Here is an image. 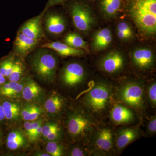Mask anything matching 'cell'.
Instances as JSON below:
<instances>
[{
	"instance_id": "cell-17",
	"label": "cell",
	"mask_w": 156,
	"mask_h": 156,
	"mask_svg": "<svg viewBox=\"0 0 156 156\" xmlns=\"http://www.w3.org/2000/svg\"><path fill=\"white\" fill-rule=\"evenodd\" d=\"M65 105L64 98L57 93H54L46 100L45 107L46 110L50 114L57 115L61 113Z\"/></svg>"
},
{
	"instance_id": "cell-26",
	"label": "cell",
	"mask_w": 156,
	"mask_h": 156,
	"mask_svg": "<svg viewBox=\"0 0 156 156\" xmlns=\"http://www.w3.org/2000/svg\"><path fill=\"white\" fill-rule=\"evenodd\" d=\"M145 96L147 104L151 108L155 109L156 107V83L154 82L147 87H145Z\"/></svg>"
},
{
	"instance_id": "cell-40",
	"label": "cell",
	"mask_w": 156,
	"mask_h": 156,
	"mask_svg": "<svg viewBox=\"0 0 156 156\" xmlns=\"http://www.w3.org/2000/svg\"><path fill=\"white\" fill-rule=\"evenodd\" d=\"M1 133H0V143H1Z\"/></svg>"
},
{
	"instance_id": "cell-31",
	"label": "cell",
	"mask_w": 156,
	"mask_h": 156,
	"mask_svg": "<svg viewBox=\"0 0 156 156\" xmlns=\"http://www.w3.org/2000/svg\"><path fill=\"white\" fill-rule=\"evenodd\" d=\"M42 124L41 121H38L36 122H30L29 121L26 122L24 124V128H25L26 133L28 137L29 140L30 139L32 134L36 130L37 128L40 125Z\"/></svg>"
},
{
	"instance_id": "cell-33",
	"label": "cell",
	"mask_w": 156,
	"mask_h": 156,
	"mask_svg": "<svg viewBox=\"0 0 156 156\" xmlns=\"http://www.w3.org/2000/svg\"><path fill=\"white\" fill-rule=\"evenodd\" d=\"M156 133V117L154 115L149 120L147 126L146 133L147 136H154Z\"/></svg>"
},
{
	"instance_id": "cell-4",
	"label": "cell",
	"mask_w": 156,
	"mask_h": 156,
	"mask_svg": "<svg viewBox=\"0 0 156 156\" xmlns=\"http://www.w3.org/2000/svg\"><path fill=\"white\" fill-rule=\"evenodd\" d=\"M99 122L82 108L70 112L66 119V128L73 139L88 143L91 133Z\"/></svg>"
},
{
	"instance_id": "cell-3",
	"label": "cell",
	"mask_w": 156,
	"mask_h": 156,
	"mask_svg": "<svg viewBox=\"0 0 156 156\" xmlns=\"http://www.w3.org/2000/svg\"><path fill=\"white\" fill-rule=\"evenodd\" d=\"M115 97L117 102L134 110L136 112H144L146 109L145 86L141 82L128 80L119 86H115Z\"/></svg>"
},
{
	"instance_id": "cell-28",
	"label": "cell",
	"mask_w": 156,
	"mask_h": 156,
	"mask_svg": "<svg viewBox=\"0 0 156 156\" xmlns=\"http://www.w3.org/2000/svg\"><path fill=\"white\" fill-rule=\"evenodd\" d=\"M15 59L10 56L3 59L0 62V73L5 77H8L13 68Z\"/></svg>"
},
{
	"instance_id": "cell-5",
	"label": "cell",
	"mask_w": 156,
	"mask_h": 156,
	"mask_svg": "<svg viewBox=\"0 0 156 156\" xmlns=\"http://www.w3.org/2000/svg\"><path fill=\"white\" fill-rule=\"evenodd\" d=\"M115 131L112 126L101 122L94 128L88 140L92 156L113 154L116 150Z\"/></svg>"
},
{
	"instance_id": "cell-6",
	"label": "cell",
	"mask_w": 156,
	"mask_h": 156,
	"mask_svg": "<svg viewBox=\"0 0 156 156\" xmlns=\"http://www.w3.org/2000/svg\"><path fill=\"white\" fill-rule=\"evenodd\" d=\"M57 67V60L56 57L46 50L37 53L32 62L34 71L39 77L46 82L54 81Z\"/></svg>"
},
{
	"instance_id": "cell-22",
	"label": "cell",
	"mask_w": 156,
	"mask_h": 156,
	"mask_svg": "<svg viewBox=\"0 0 156 156\" xmlns=\"http://www.w3.org/2000/svg\"><path fill=\"white\" fill-rule=\"evenodd\" d=\"M123 0H101V8L105 14L113 16L119 11Z\"/></svg>"
},
{
	"instance_id": "cell-32",
	"label": "cell",
	"mask_w": 156,
	"mask_h": 156,
	"mask_svg": "<svg viewBox=\"0 0 156 156\" xmlns=\"http://www.w3.org/2000/svg\"><path fill=\"white\" fill-rule=\"evenodd\" d=\"M25 144V139L23 136L15 139L7 140V147L11 150L17 149L24 145Z\"/></svg>"
},
{
	"instance_id": "cell-21",
	"label": "cell",
	"mask_w": 156,
	"mask_h": 156,
	"mask_svg": "<svg viewBox=\"0 0 156 156\" xmlns=\"http://www.w3.org/2000/svg\"><path fill=\"white\" fill-rule=\"evenodd\" d=\"M5 119L10 121H16L20 115V108L17 104L6 101L2 104Z\"/></svg>"
},
{
	"instance_id": "cell-37",
	"label": "cell",
	"mask_w": 156,
	"mask_h": 156,
	"mask_svg": "<svg viewBox=\"0 0 156 156\" xmlns=\"http://www.w3.org/2000/svg\"><path fill=\"white\" fill-rule=\"evenodd\" d=\"M42 124L40 125V126L37 128L35 131L34 132L33 134L31 136L29 139L30 141L33 142V141H35L38 138H39V136H41L42 133Z\"/></svg>"
},
{
	"instance_id": "cell-18",
	"label": "cell",
	"mask_w": 156,
	"mask_h": 156,
	"mask_svg": "<svg viewBox=\"0 0 156 156\" xmlns=\"http://www.w3.org/2000/svg\"><path fill=\"white\" fill-rule=\"evenodd\" d=\"M112 41L111 32L108 28H105L96 33L93 42L94 50H100L107 48Z\"/></svg>"
},
{
	"instance_id": "cell-25",
	"label": "cell",
	"mask_w": 156,
	"mask_h": 156,
	"mask_svg": "<svg viewBox=\"0 0 156 156\" xmlns=\"http://www.w3.org/2000/svg\"><path fill=\"white\" fill-rule=\"evenodd\" d=\"M68 155L71 156H92V152L88 143L83 142L82 145L73 146L68 151Z\"/></svg>"
},
{
	"instance_id": "cell-8",
	"label": "cell",
	"mask_w": 156,
	"mask_h": 156,
	"mask_svg": "<svg viewBox=\"0 0 156 156\" xmlns=\"http://www.w3.org/2000/svg\"><path fill=\"white\" fill-rule=\"evenodd\" d=\"M86 78L85 69L77 62H72L66 65L62 70L61 76L62 83L69 88L82 85Z\"/></svg>"
},
{
	"instance_id": "cell-35",
	"label": "cell",
	"mask_w": 156,
	"mask_h": 156,
	"mask_svg": "<svg viewBox=\"0 0 156 156\" xmlns=\"http://www.w3.org/2000/svg\"><path fill=\"white\" fill-rule=\"evenodd\" d=\"M61 136L62 131H56L48 134L45 138L48 140L53 141V140H57L60 139Z\"/></svg>"
},
{
	"instance_id": "cell-10",
	"label": "cell",
	"mask_w": 156,
	"mask_h": 156,
	"mask_svg": "<svg viewBox=\"0 0 156 156\" xmlns=\"http://www.w3.org/2000/svg\"><path fill=\"white\" fill-rule=\"evenodd\" d=\"M141 130L137 126L121 127L115 131V146L116 150L121 151L126 147L139 139L141 136Z\"/></svg>"
},
{
	"instance_id": "cell-13",
	"label": "cell",
	"mask_w": 156,
	"mask_h": 156,
	"mask_svg": "<svg viewBox=\"0 0 156 156\" xmlns=\"http://www.w3.org/2000/svg\"><path fill=\"white\" fill-rule=\"evenodd\" d=\"M44 12V11L38 16L26 21L21 27L20 31L29 37L39 41L43 36L42 18Z\"/></svg>"
},
{
	"instance_id": "cell-29",
	"label": "cell",
	"mask_w": 156,
	"mask_h": 156,
	"mask_svg": "<svg viewBox=\"0 0 156 156\" xmlns=\"http://www.w3.org/2000/svg\"><path fill=\"white\" fill-rule=\"evenodd\" d=\"M43 113L42 108L35 105H31L30 111L28 114L23 117V119L26 121H32L36 120Z\"/></svg>"
},
{
	"instance_id": "cell-38",
	"label": "cell",
	"mask_w": 156,
	"mask_h": 156,
	"mask_svg": "<svg viewBox=\"0 0 156 156\" xmlns=\"http://www.w3.org/2000/svg\"><path fill=\"white\" fill-rule=\"evenodd\" d=\"M5 119V117L3 111L2 106V105L0 104V122L3 121Z\"/></svg>"
},
{
	"instance_id": "cell-30",
	"label": "cell",
	"mask_w": 156,
	"mask_h": 156,
	"mask_svg": "<svg viewBox=\"0 0 156 156\" xmlns=\"http://www.w3.org/2000/svg\"><path fill=\"white\" fill-rule=\"evenodd\" d=\"M56 131H62L61 127L56 122H50L42 126L41 134L44 137L48 134Z\"/></svg>"
},
{
	"instance_id": "cell-24",
	"label": "cell",
	"mask_w": 156,
	"mask_h": 156,
	"mask_svg": "<svg viewBox=\"0 0 156 156\" xmlns=\"http://www.w3.org/2000/svg\"><path fill=\"white\" fill-rule=\"evenodd\" d=\"M25 71V66L20 59L15 60L13 68L10 75L9 79V81L18 82L20 80Z\"/></svg>"
},
{
	"instance_id": "cell-34",
	"label": "cell",
	"mask_w": 156,
	"mask_h": 156,
	"mask_svg": "<svg viewBox=\"0 0 156 156\" xmlns=\"http://www.w3.org/2000/svg\"><path fill=\"white\" fill-rule=\"evenodd\" d=\"M118 31L122 32L126 34L130 38L133 36V32L132 29L128 23L125 22H122L118 25Z\"/></svg>"
},
{
	"instance_id": "cell-7",
	"label": "cell",
	"mask_w": 156,
	"mask_h": 156,
	"mask_svg": "<svg viewBox=\"0 0 156 156\" xmlns=\"http://www.w3.org/2000/svg\"><path fill=\"white\" fill-rule=\"evenodd\" d=\"M75 26L79 30L87 31L94 24V18L90 9L85 4L75 2L70 8Z\"/></svg>"
},
{
	"instance_id": "cell-12",
	"label": "cell",
	"mask_w": 156,
	"mask_h": 156,
	"mask_svg": "<svg viewBox=\"0 0 156 156\" xmlns=\"http://www.w3.org/2000/svg\"><path fill=\"white\" fill-rule=\"evenodd\" d=\"M39 40H34L18 31L14 43V53L21 58H25L36 48Z\"/></svg>"
},
{
	"instance_id": "cell-39",
	"label": "cell",
	"mask_w": 156,
	"mask_h": 156,
	"mask_svg": "<svg viewBox=\"0 0 156 156\" xmlns=\"http://www.w3.org/2000/svg\"><path fill=\"white\" fill-rule=\"evenodd\" d=\"M5 77L0 73V87L5 83Z\"/></svg>"
},
{
	"instance_id": "cell-36",
	"label": "cell",
	"mask_w": 156,
	"mask_h": 156,
	"mask_svg": "<svg viewBox=\"0 0 156 156\" xmlns=\"http://www.w3.org/2000/svg\"><path fill=\"white\" fill-rule=\"evenodd\" d=\"M67 0H48L44 11H46L49 8L53 6L57 5H61L66 2Z\"/></svg>"
},
{
	"instance_id": "cell-9",
	"label": "cell",
	"mask_w": 156,
	"mask_h": 156,
	"mask_svg": "<svg viewBox=\"0 0 156 156\" xmlns=\"http://www.w3.org/2000/svg\"><path fill=\"white\" fill-rule=\"evenodd\" d=\"M136 113L134 110L116 101L112 107L108 116L115 126H127L135 121Z\"/></svg>"
},
{
	"instance_id": "cell-19",
	"label": "cell",
	"mask_w": 156,
	"mask_h": 156,
	"mask_svg": "<svg viewBox=\"0 0 156 156\" xmlns=\"http://www.w3.org/2000/svg\"><path fill=\"white\" fill-rule=\"evenodd\" d=\"M23 88V84L10 81L0 87V96L12 98L19 97L22 94Z\"/></svg>"
},
{
	"instance_id": "cell-23",
	"label": "cell",
	"mask_w": 156,
	"mask_h": 156,
	"mask_svg": "<svg viewBox=\"0 0 156 156\" xmlns=\"http://www.w3.org/2000/svg\"><path fill=\"white\" fill-rule=\"evenodd\" d=\"M64 41L66 44L72 48L87 49V43L82 37L78 34H69L65 38Z\"/></svg>"
},
{
	"instance_id": "cell-16",
	"label": "cell",
	"mask_w": 156,
	"mask_h": 156,
	"mask_svg": "<svg viewBox=\"0 0 156 156\" xmlns=\"http://www.w3.org/2000/svg\"><path fill=\"white\" fill-rule=\"evenodd\" d=\"M45 27L49 33L52 34H59L65 30V21L61 15L56 13H52L48 15L46 18Z\"/></svg>"
},
{
	"instance_id": "cell-20",
	"label": "cell",
	"mask_w": 156,
	"mask_h": 156,
	"mask_svg": "<svg viewBox=\"0 0 156 156\" xmlns=\"http://www.w3.org/2000/svg\"><path fill=\"white\" fill-rule=\"evenodd\" d=\"M42 92L41 87L32 79H28L25 86L23 85L22 95L27 101H31L39 97Z\"/></svg>"
},
{
	"instance_id": "cell-11",
	"label": "cell",
	"mask_w": 156,
	"mask_h": 156,
	"mask_svg": "<svg viewBox=\"0 0 156 156\" xmlns=\"http://www.w3.org/2000/svg\"><path fill=\"white\" fill-rule=\"evenodd\" d=\"M125 59L122 54L117 51L107 54L100 62V67L104 72L114 74L119 72L125 66Z\"/></svg>"
},
{
	"instance_id": "cell-27",
	"label": "cell",
	"mask_w": 156,
	"mask_h": 156,
	"mask_svg": "<svg viewBox=\"0 0 156 156\" xmlns=\"http://www.w3.org/2000/svg\"><path fill=\"white\" fill-rule=\"evenodd\" d=\"M48 154L53 156H61L65 154L64 148L63 146L54 140L48 142L46 147Z\"/></svg>"
},
{
	"instance_id": "cell-2",
	"label": "cell",
	"mask_w": 156,
	"mask_h": 156,
	"mask_svg": "<svg viewBox=\"0 0 156 156\" xmlns=\"http://www.w3.org/2000/svg\"><path fill=\"white\" fill-rule=\"evenodd\" d=\"M129 14L136 27L144 33L156 32V0H128Z\"/></svg>"
},
{
	"instance_id": "cell-14",
	"label": "cell",
	"mask_w": 156,
	"mask_h": 156,
	"mask_svg": "<svg viewBox=\"0 0 156 156\" xmlns=\"http://www.w3.org/2000/svg\"><path fill=\"white\" fill-rule=\"evenodd\" d=\"M133 63L141 70L149 69L152 67L154 61L153 53L149 49L142 48L134 51L132 55Z\"/></svg>"
},
{
	"instance_id": "cell-1",
	"label": "cell",
	"mask_w": 156,
	"mask_h": 156,
	"mask_svg": "<svg viewBox=\"0 0 156 156\" xmlns=\"http://www.w3.org/2000/svg\"><path fill=\"white\" fill-rule=\"evenodd\" d=\"M87 90L79 95L82 108L98 122L108 116L112 107L116 102L115 86L104 80L93 81Z\"/></svg>"
},
{
	"instance_id": "cell-15",
	"label": "cell",
	"mask_w": 156,
	"mask_h": 156,
	"mask_svg": "<svg viewBox=\"0 0 156 156\" xmlns=\"http://www.w3.org/2000/svg\"><path fill=\"white\" fill-rule=\"evenodd\" d=\"M41 47L54 50L63 57L80 56L85 53L83 50L80 49L72 48L66 44L57 41L46 43L41 45Z\"/></svg>"
}]
</instances>
